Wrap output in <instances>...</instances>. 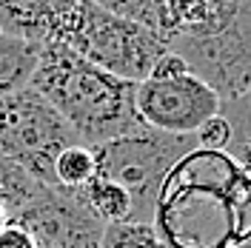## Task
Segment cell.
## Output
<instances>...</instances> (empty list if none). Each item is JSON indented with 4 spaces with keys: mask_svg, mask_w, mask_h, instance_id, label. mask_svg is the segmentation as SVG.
<instances>
[{
    "mask_svg": "<svg viewBox=\"0 0 251 248\" xmlns=\"http://www.w3.org/2000/svg\"><path fill=\"white\" fill-rule=\"evenodd\" d=\"M151 225L166 248H246L251 177L226 151L194 146L166 174Z\"/></svg>",
    "mask_w": 251,
    "mask_h": 248,
    "instance_id": "cell-1",
    "label": "cell"
},
{
    "mask_svg": "<svg viewBox=\"0 0 251 248\" xmlns=\"http://www.w3.org/2000/svg\"><path fill=\"white\" fill-rule=\"evenodd\" d=\"M134 86L137 83L114 77L57 43L40 46V63L31 77V89L46 97L89 149L126 137L143 125L134 111Z\"/></svg>",
    "mask_w": 251,
    "mask_h": 248,
    "instance_id": "cell-2",
    "label": "cell"
},
{
    "mask_svg": "<svg viewBox=\"0 0 251 248\" xmlns=\"http://www.w3.org/2000/svg\"><path fill=\"white\" fill-rule=\"evenodd\" d=\"M46 43L75 51L77 57L114 77L140 83L169 43L131 20L111 15L92 0H60Z\"/></svg>",
    "mask_w": 251,
    "mask_h": 248,
    "instance_id": "cell-3",
    "label": "cell"
},
{
    "mask_svg": "<svg viewBox=\"0 0 251 248\" xmlns=\"http://www.w3.org/2000/svg\"><path fill=\"white\" fill-rule=\"evenodd\" d=\"M197 143L194 134H166L140 125L126 137L109 140L92 149L97 160V174L123 186L131 197V220L151 223L154 202L166 174L180 157L191 151Z\"/></svg>",
    "mask_w": 251,
    "mask_h": 248,
    "instance_id": "cell-4",
    "label": "cell"
},
{
    "mask_svg": "<svg viewBox=\"0 0 251 248\" xmlns=\"http://www.w3.org/2000/svg\"><path fill=\"white\" fill-rule=\"evenodd\" d=\"M69 146L83 143L40 92L29 86L0 97V151L23 166L31 177L54 186V157Z\"/></svg>",
    "mask_w": 251,
    "mask_h": 248,
    "instance_id": "cell-5",
    "label": "cell"
},
{
    "mask_svg": "<svg viewBox=\"0 0 251 248\" xmlns=\"http://www.w3.org/2000/svg\"><path fill=\"white\" fill-rule=\"evenodd\" d=\"M169 49L186 60L188 72L220 97L237 100L251 92V0H243L228 29L211 37H174Z\"/></svg>",
    "mask_w": 251,
    "mask_h": 248,
    "instance_id": "cell-6",
    "label": "cell"
},
{
    "mask_svg": "<svg viewBox=\"0 0 251 248\" xmlns=\"http://www.w3.org/2000/svg\"><path fill=\"white\" fill-rule=\"evenodd\" d=\"M6 225H17L37 248H100L103 223L80 188L43 186L40 194Z\"/></svg>",
    "mask_w": 251,
    "mask_h": 248,
    "instance_id": "cell-7",
    "label": "cell"
},
{
    "mask_svg": "<svg viewBox=\"0 0 251 248\" xmlns=\"http://www.w3.org/2000/svg\"><path fill=\"white\" fill-rule=\"evenodd\" d=\"M220 97L191 72L183 77L151 80L134 86V111L146 128L166 134H194L205 120L220 114Z\"/></svg>",
    "mask_w": 251,
    "mask_h": 248,
    "instance_id": "cell-8",
    "label": "cell"
},
{
    "mask_svg": "<svg viewBox=\"0 0 251 248\" xmlns=\"http://www.w3.org/2000/svg\"><path fill=\"white\" fill-rule=\"evenodd\" d=\"M243 0H166V43L174 37H211L231 26Z\"/></svg>",
    "mask_w": 251,
    "mask_h": 248,
    "instance_id": "cell-9",
    "label": "cell"
},
{
    "mask_svg": "<svg viewBox=\"0 0 251 248\" xmlns=\"http://www.w3.org/2000/svg\"><path fill=\"white\" fill-rule=\"evenodd\" d=\"M60 0H0V31L43 46Z\"/></svg>",
    "mask_w": 251,
    "mask_h": 248,
    "instance_id": "cell-10",
    "label": "cell"
},
{
    "mask_svg": "<svg viewBox=\"0 0 251 248\" xmlns=\"http://www.w3.org/2000/svg\"><path fill=\"white\" fill-rule=\"evenodd\" d=\"M40 63V46L26 37L0 31V97L29 89Z\"/></svg>",
    "mask_w": 251,
    "mask_h": 248,
    "instance_id": "cell-11",
    "label": "cell"
},
{
    "mask_svg": "<svg viewBox=\"0 0 251 248\" xmlns=\"http://www.w3.org/2000/svg\"><path fill=\"white\" fill-rule=\"evenodd\" d=\"M43 186L46 183H40L37 177H31L23 166H17L12 157H6L0 151V202L6 208V223L12 217H17L40 194Z\"/></svg>",
    "mask_w": 251,
    "mask_h": 248,
    "instance_id": "cell-12",
    "label": "cell"
},
{
    "mask_svg": "<svg viewBox=\"0 0 251 248\" xmlns=\"http://www.w3.org/2000/svg\"><path fill=\"white\" fill-rule=\"evenodd\" d=\"M80 191H83V197L89 202V208L94 211V217L100 220L103 225L131 220V197H128V191H126L123 186H117L114 180L94 174Z\"/></svg>",
    "mask_w": 251,
    "mask_h": 248,
    "instance_id": "cell-13",
    "label": "cell"
},
{
    "mask_svg": "<svg viewBox=\"0 0 251 248\" xmlns=\"http://www.w3.org/2000/svg\"><path fill=\"white\" fill-rule=\"evenodd\" d=\"M220 114L226 117V123L231 128V140H228L226 154L251 177V92L240 94L237 100L223 103Z\"/></svg>",
    "mask_w": 251,
    "mask_h": 248,
    "instance_id": "cell-14",
    "label": "cell"
},
{
    "mask_svg": "<svg viewBox=\"0 0 251 248\" xmlns=\"http://www.w3.org/2000/svg\"><path fill=\"white\" fill-rule=\"evenodd\" d=\"M94 174H97V160H94V151L89 146L63 149L60 154L54 157V166H51L54 186L63 188H83Z\"/></svg>",
    "mask_w": 251,
    "mask_h": 248,
    "instance_id": "cell-15",
    "label": "cell"
},
{
    "mask_svg": "<svg viewBox=\"0 0 251 248\" xmlns=\"http://www.w3.org/2000/svg\"><path fill=\"white\" fill-rule=\"evenodd\" d=\"M111 15L131 20L166 40V0H92Z\"/></svg>",
    "mask_w": 251,
    "mask_h": 248,
    "instance_id": "cell-16",
    "label": "cell"
},
{
    "mask_svg": "<svg viewBox=\"0 0 251 248\" xmlns=\"http://www.w3.org/2000/svg\"><path fill=\"white\" fill-rule=\"evenodd\" d=\"M100 248H166L151 223H109L100 237Z\"/></svg>",
    "mask_w": 251,
    "mask_h": 248,
    "instance_id": "cell-17",
    "label": "cell"
},
{
    "mask_svg": "<svg viewBox=\"0 0 251 248\" xmlns=\"http://www.w3.org/2000/svg\"><path fill=\"white\" fill-rule=\"evenodd\" d=\"M231 140V128L226 123L223 114H214L211 120H205L197 131H194V143L200 149H211V151H226Z\"/></svg>",
    "mask_w": 251,
    "mask_h": 248,
    "instance_id": "cell-18",
    "label": "cell"
},
{
    "mask_svg": "<svg viewBox=\"0 0 251 248\" xmlns=\"http://www.w3.org/2000/svg\"><path fill=\"white\" fill-rule=\"evenodd\" d=\"M183 74H188V66L180 54H174L172 49H166V51L154 60L151 72H149L151 80H169V77H183Z\"/></svg>",
    "mask_w": 251,
    "mask_h": 248,
    "instance_id": "cell-19",
    "label": "cell"
},
{
    "mask_svg": "<svg viewBox=\"0 0 251 248\" xmlns=\"http://www.w3.org/2000/svg\"><path fill=\"white\" fill-rule=\"evenodd\" d=\"M0 248H37L31 237L17 225H3L0 228Z\"/></svg>",
    "mask_w": 251,
    "mask_h": 248,
    "instance_id": "cell-20",
    "label": "cell"
},
{
    "mask_svg": "<svg viewBox=\"0 0 251 248\" xmlns=\"http://www.w3.org/2000/svg\"><path fill=\"white\" fill-rule=\"evenodd\" d=\"M6 225V208H3V202H0V228Z\"/></svg>",
    "mask_w": 251,
    "mask_h": 248,
    "instance_id": "cell-21",
    "label": "cell"
},
{
    "mask_svg": "<svg viewBox=\"0 0 251 248\" xmlns=\"http://www.w3.org/2000/svg\"><path fill=\"white\" fill-rule=\"evenodd\" d=\"M246 248H251V240H249V243H246Z\"/></svg>",
    "mask_w": 251,
    "mask_h": 248,
    "instance_id": "cell-22",
    "label": "cell"
}]
</instances>
